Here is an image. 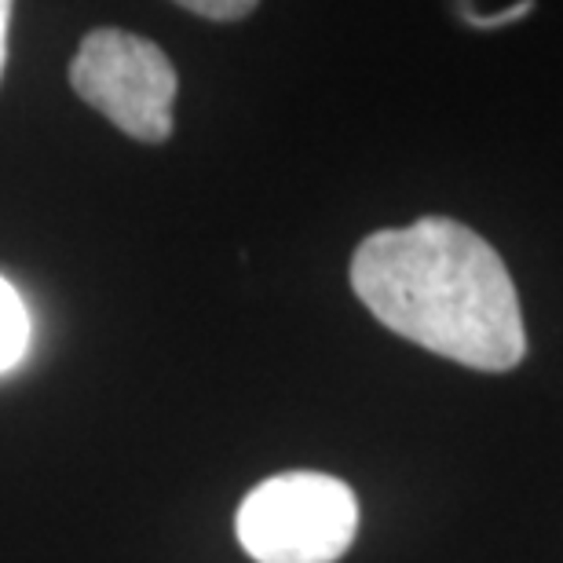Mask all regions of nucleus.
<instances>
[{
	"label": "nucleus",
	"instance_id": "39448f33",
	"mask_svg": "<svg viewBox=\"0 0 563 563\" xmlns=\"http://www.w3.org/2000/svg\"><path fill=\"white\" fill-rule=\"evenodd\" d=\"M461 19L472 22V26H483V30H498V26H509V22L516 19H523V15H531L534 4L531 0H520V4H512V8H494V11H483L476 4H461Z\"/></svg>",
	"mask_w": 563,
	"mask_h": 563
},
{
	"label": "nucleus",
	"instance_id": "7ed1b4c3",
	"mask_svg": "<svg viewBox=\"0 0 563 563\" xmlns=\"http://www.w3.org/2000/svg\"><path fill=\"white\" fill-rule=\"evenodd\" d=\"M70 85L129 140L165 143L173 136L179 81L154 41L114 26L92 30L70 63Z\"/></svg>",
	"mask_w": 563,
	"mask_h": 563
},
{
	"label": "nucleus",
	"instance_id": "423d86ee",
	"mask_svg": "<svg viewBox=\"0 0 563 563\" xmlns=\"http://www.w3.org/2000/svg\"><path fill=\"white\" fill-rule=\"evenodd\" d=\"M179 8L195 11V15L212 19V22H239L256 11L253 0H187V4H179Z\"/></svg>",
	"mask_w": 563,
	"mask_h": 563
},
{
	"label": "nucleus",
	"instance_id": "f03ea898",
	"mask_svg": "<svg viewBox=\"0 0 563 563\" xmlns=\"http://www.w3.org/2000/svg\"><path fill=\"white\" fill-rule=\"evenodd\" d=\"M234 534L256 563H336L358 534V498L325 472H282L245 494Z\"/></svg>",
	"mask_w": 563,
	"mask_h": 563
},
{
	"label": "nucleus",
	"instance_id": "0eeeda50",
	"mask_svg": "<svg viewBox=\"0 0 563 563\" xmlns=\"http://www.w3.org/2000/svg\"><path fill=\"white\" fill-rule=\"evenodd\" d=\"M8 19H11V4L0 0V66H4V37H8Z\"/></svg>",
	"mask_w": 563,
	"mask_h": 563
},
{
	"label": "nucleus",
	"instance_id": "f257e3e1",
	"mask_svg": "<svg viewBox=\"0 0 563 563\" xmlns=\"http://www.w3.org/2000/svg\"><path fill=\"white\" fill-rule=\"evenodd\" d=\"M352 289L402 341L483 374H509L527 355V330L509 267L465 223L424 217L358 242Z\"/></svg>",
	"mask_w": 563,
	"mask_h": 563
},
{
	"label": "nucleus",
	"instance_id": "20e7f679",
	"mask_svg": "<svg viewBox=\"0 0 563 563\" xmlns=\"http://www.w3.org/2000/svg\"><path fill=\"white\" fill-rule=\"evenodd\" d=\"M30 352V311L19 289L0 278V374L15 369Z\"/></svg>",
	"mask_w": 563,
	"mask_h": 563
}]
</instances>
